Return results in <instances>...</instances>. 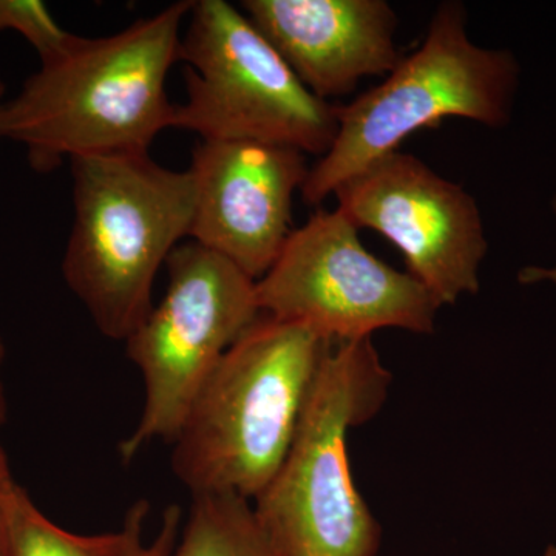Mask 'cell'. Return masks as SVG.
Listing matches in <instances>:
<instances>
[{"label": "cell", "mask_w": 556, "mask_h": 556, "mask_svg": "<svg viewBox=\"0 0 556 556\" xmlns=\"http://www.w3.org/2000/svg\"><path fill=\"white\" fill-rule=\"evenodd\" d=\"M332 195L357 229L376 230L401 251L408 274L439 306L477 294L489 244L477 200L463 186L394 150L345 179Z\"/></svg>", "instance_id": "9"}, {"label": "cell", "mask_w": 556, "mask_h": 556, "mask_svg": "<svg viewBox=\"0 0 556 556\" xmlns=\"http://www.w3.org/2000/svg\"><path fill=\"white\" fill-rule=\"evenodd\" d=\"M241 10L320 100L387 76L404 58L387 0H244Z\"/></svg>", "instance_id": "11"}, {"label": "cell", "mask_w": 556, "mask_h": 556, "mask_svg": "<svg viewBox=\"0 0 556 556\" xmlns=\"http://www.w3.org/2000/svg\"><path fill=\"white\" fill-rule=\"evenodd\" d=\"M5 345H3L2 339H0V426H2V424L5 422L7 419V399L5 390H3L2 380L3 362H5Z\"/></svg>", "instance_id": "18"}, {"label": "cell", "mask_w": 556, "mask_h": 556, "mask_svg": "<svg viewBox=\"0 0 556 556\" xmlns=\"http://www.w3.org/2000/svg\"><path fill=\"white\" fill-rule=\"evenodd\" d=\"M518 280L522 285L541 283V281H551L556 283V266L543 268V266H527L519 270Z\"/></svg>", "instance_id": "17"}, {"label": "cell", "mask_w": 556, "mask_h": 556, "mask_svg": "<svg viewBox=\"0 0 556 556\" xmlns=\"http://www.w3.org/2000/svg\"><path fill=\"white\" fill-rule=\"evenodd\" d=\"M193 0L105 38H80L0 101V141L27 149L38 172L89 155L149 153L170 129L175 104L166 79L178 62L182 24Z\"/></svg>", "instance_id": "1"}, {"label": "cell", "mask_w": 556, "mask_h": 556, "mask_svg": "<svg viewBox=\"0 0 556 556\" xmlns=\"http://www.w3.org/2000/svg\"><path fill=\"white\" fill-rule=\"evenodd\" d=\"M390 382L371 338L329 342L291 448L254 501L281 556L378 554L382 532L354 484L346 437L379 412Z\"/></svg>", "instance_id": "4"}, {"label": "cell", "mask_w": 556, "mask_h": 556, "mask_svg": "<svg viewBox=\"0 0 556 556\" xmlns=\"http://www.w3.org/2000/svg\"><path fill=\"white\" fill-rule=\"evenodd\" d=\"M20 484L14 481L11 473L9 456L0 444V556L7 555V541H9V527L11 507Z\"/></svg>", "instance_id": "16"}, {"label": "cell", "mask_w": 556, "mask_h": 556, "mask_svg": "<svg viewBox=\"0 0 556 556\" xmlns=\"http://www.w3.org/2000/svg\"><path fill=\"white\" fill-rule=\"evenodd\" d=\"M179 42L188 98L172 129L201 141H254L324 156L338 134L336 105L311 93L243 10L193 0Z\"/></svg>", "instance_id": "6"}, {"label": "cell", "mask_w": 556, "mask_h": 556, "mask_svg": "<svg viewBox=\"0 0 556 556\" xmlns=\"http://www.w3.org/2000/svg\"><path fill=\"white\" fill-rule=\"evenodd\" d=\"M3 91H5V86H3L2 79H0V101H3Z\"/></svg>", "instance_id": "20"}, {"label": "cell", "mask_w": 556, "mask_h": 556, "mask_svg": "<svg viewBox=\"0 0 556 556\" xmlns=\"http://www.w3.org/2000/svg\"><path fill=\"white\" fill-rule=\"evenodd\" d=\"M159 305L127 338V356L144 383V405L119 456L130 463L153 441H174L204 383L260 316L257 280L189 240L166 262Z\"/></svg>", "instance_id": "7"}, {"label": "cell", "mask_w": 556, "mask_h": 556, "mask_svg": "<svg viewBox=\"0 0 556 556\" xmlns=\"http://www.w3.org/2000/svg\"><path fill=\"white\" fill-rule=\"evenodd\" d=\"M552 208H554V212L556 214V197H555L554 201H552Z\"/></svg>", "instance_id": "21"}, {"label": "cell", "mask_w": 556, "mask_h": 556, "mask_svg": "<svg viewBox=\"0 0 556 556\" xmlns=\"http://www.w3.org/2000/svg\"><path fill=\"white\" fill-rule=\"evenodd\" d=\"M20 33L39 54L40 62L53 60L72 46L76 35L64 30L49 7L39 0H0V31Z\"/></svg>", "instance_id": "14"}, {"label": "cell", "mask_w": 556, "mask_h": 556, "mask_svg": "<svg viewBox=\"0 0 556 556\" xmlns=\"http://www.w3.org/2000/svg\"><path fill=\"white\" fill-rule=\"evenodd\" d=\"M257 300L262 314L308 325L332 342L369 339L387 328L431 334L441 308L412 274L375 257L338 207L318 208L292 230L257 280Z\"/></svg>", "instance_id": "8"}, {"label": "cell", "mask_w": 556, "mask_h": 556, "mask_svg": "<svg viewBox=\"0 0 556 556\" xmlns=\"http://www.w3.org/2000/svg\"><path fill=\"white\" fill-rule=\"evenodd\" d=\"M167 556H281L255 515L236 495L192 496L189 518Z\"/></svg>", "instance_id": "13"}, {"label": "cell", "mask_w": 556, "mask_h": 556, "mask_svg": "<svg viewBox=\"0 0 556 556\" xmlns=\"http://www.w3.org/2000/svg\"><path fill=\"white\" fill-rule=\"evenodd\" d=\"M70 166L75 218L62 274L98 331L126 342L152 309L161 266L189 239L192 175L149 153L78 156Z\"/></svg>", "instance_id": "3"}, {"label": "cell", "mask_w": 556, "mask_h": 556, "mask_svg": "<svg viewBox=\"0 0 556 556\" xmlns=\"http://www.w3.org/2000/svg\"><path fill=\"white\" fill-rule=\"evenodd\" d=\"M195 211L189 240L260 280L291 236L292 201L308 177L300 150L254 141H201L189 167Z\"/></svg>", "instance_id": "10"}, {"label": "cell", "mask_w": 556, "mask_h": 556, "mask_svg": "<svg viewBox=\"0 0 556 556\" xmlns=\"http://www.w3.org/2000/svg\"><path fill=\"white\" fill-rule=\"evenodd\" d=\"M543 556H556V544H552V546H548L546 548V552H544Z\"/></svg>", "instance_id": "19"}, {"label": "cell", "mask_w": 556, "mask_h": 556, "mask_svg": "<svg viewBox=\"0 0 556 556\" xmlns=\"http://www.w3.org/2000/svg\"><path fill=\"white\" fill-rule=\"evenodd\" d=\"M181 527V510L178 506H169L163 514L159 532L152 540H146L144 525L138 527L131 540L127 556H167L177 543Z\"/></svg>", "instance_id": "15"}, {"label": "cell", "mask_w": 556, "mask_h": 556, "mask_svg": "<svg viewBox=\"0 0 556 556\" xmlns=\"http://www.w3.org/2000/svg\"><path fill=\"white\" fill-rule=\"evenodd\" d=\"M148 518V501H137L116 532L78 535L54 525L20 485L11 507L5 556H127L135 532Z\"/></svg>", "instance_id": "12"}, {"label": "cell", "mask_w": 556, "mask_h": 556, "mask_svg": "<svg viewBox=\"0 0 556 556\" xmlns=\"http://www.w3.org/2000/svg\"><path fill=\"white\" fill-rule=\"evenodd\" d=\"M466 20L463 3H441L415 53L402 58L379 86L336 105L338 134L300 190L306 204L317 206L409 135L441 121L466 118L490 129L510 123L521 73L517 58L477 46Z\"/></svg>", "instance_id": "5"}, {"label": "cell", "mask_w": 556, "mask_h": 556, "mask_svg": "<svg viewBox=\"0 0 556 556\" xmlns=\"http://www.w3.org/2000/svg\"><path fill=\"white\" fill-rule=\"evenodd\" d=\"M331 340L262 314L223 356L179 428L172 470L190 495L255 497L283 464Z\"/></svg>", "instance_id": "2"}]
</instances>
